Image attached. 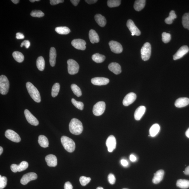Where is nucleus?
I'll list each match as a JSON object with an SVG mask.
<instances>
[{
  "instance_id": "1",
  "label": "nucleus",
  "mask_w": 189,
  "mask_h": 189,
  "mask_svg": "<svg viewBox=\"0 0 189 189\" xmlns=\"http://www.w3.org/2000/svg\"><path fill=\"white\" fill-rule=\"evenodd\" d=\"M83 126L82 123L76 118H73L69 124V129L71 133L75 135H79L82 133Z\"/></svg>"
},
{
  "instance_id": "2",
  "label": "nucleus",
  "mask_w": 189,
  "mask_h": 189,
  "mask_svg": "<svg viewBox=\"0 0 189 189\" xmlns=\"http://www.w3.org/2000/svg\"><path fill=\"white\" fill-rule=\"evenodd\" d=\"M26 87L28 93L34 101L37 103L40 102L41 101V96L37 89L30 82L26 83Z\"/></svg>"
},
{
  "instance_id": "3",
  "label": "nucleus",
  "mask_w": 189,
  "mask_h": 189,
  "mask_svg": "<svg viewBox=\"0 0 189 189\" xmlns=\"http://www.w3.org/2000/svg\"><path fill=\"white\" fill-rule=\"evenodd\" d=\"M61 141L64 148L68 152L71 153L75 150V143L70 138L66 136H63L61 137Z\"/></svg>"
},
{
  "instance_id": "4",
  "label": "nucleus",
  "mask_w": 189,
  "mask_h": 189,
  "mask_svg": "<svg viewBox=\"0 0 189 189\" xmlns=\"http://www.w3.org/2000/svg\"><path fill=\"white\" fill-rule=\"evenodd\" d=\"M9 83L8 79L4 75L0 76V93L3 95L6 94L9 92Z\"/></svg>"
},
{
  "instance_id": "5",
  "label": "nucleus",
  "mask_w": 189,
  "mask_h": 189,
  "mask_svg": "<svg viewBox=\"0 0 189 189\" xmlns=\"http://www.w3.org/2000/svg\"><path fill=\"white\" fill-rule=\"evenodd\" d=\"M151 48V45L149 43H144L141 50L142 59L144 61L148 60L150 57Z\"/></svg>"
},
{
  "instance_id": "6",
  "label": "nucleus",
  "mask_w": 189,
  "mask_h": 189,
  "mask_svg": "<svg viewBox=\"0 0 189 189\" xmlns=\"http://www.w3.org/2000/svg\"><path fill=\"white\" fill-rule=\"evenodd\" d=\"M68 73L70 75H75L78 73L79 65L78 63L73 59H69L67 62Z\"/></svg>"
},
{
  "instance_id": "7",
  "label": "nucleus",
  "mask_w": 189,
  "mask_h": 189,
  "mask_svg": "<svg viewBox=\"0 0 189 189\" xmlns=\"http://www.w3.org/2000/svg\"><path fill=\"white\" fill-rule=\"evenodd\" d=\"M105 109V104L103 101L98 102L94 106L93 114L96 116H99L102 115Z\"/></svg>"
},
{
  "instance_id": "8",
  "label": "nucleus",
  "mask_w": 189,
  "mask_h": 189,
  "mask_svg": "<svg viewBox=\"0 0 189 189\" xmlns=\"http://www.w3.org/2000/svg\"><path fill=\"white\" fill-rule=\"evenodd\" d=\"M5 136L7 139L14 142L19 143L21 141L20 136L12 130H7L5 132Z\"/></svg>"
},
{
  "instance_id": "9",
  "label": "nucleus",
  "mask_w": 189,
  "mask_h": 189,
  "mask_svg": "<svg viewBox=\"0 0 189 189\" xmlns=\"http://www.w3.org/2000/svg\"><path fill=\"white\" fill-rule=\"evenodd\" d=\"M37 175L35 173L30 172L26 174L22 177L20 183L23 185H26L30 181L35 180L37 178Z\"/></svg>"
},
{
  "instance_id": "10",
  "label": "nucleus",
  "mask_w": 189,
  "mask_h": 189,
  "mask_svg": "<svg viewBox=\"0 0 189 189\" xmlns=\"http://www.w3.org/2000/svg\"><path fill=\"white\" fill-rule=\"evenodd\" d=\"M24 114L26 120L30 124L34 126L38 125L39 124L38 120L28 110L25 109V110Z\"/></svg>"
},
{
  "instance_id": "11",
  "label": "nucleus",
  "mask_w": 189,
  "mask_h": 189,
  "mask_svg": "<svg viewBox=\"0 0 189 189\" xmlns=\"http://www.w3.org/2000/svg\"><path fill=\"white\" fill-rule=\"evenodd\" d=\"M106 145L107 148V150L110 152H112L116 148V138L113 135L110 136L107 138Z\"/></svg>"
},
{
  "instance_id": "12",
  "label": "nucleus",
  "mask_w": 189,
  "mask_h": 189,
  "mask_svg": "<svg viewBox=\"0 0 189 189\" xmlns=\"http://www.w3.org/2000/svg\"><path fill=\"white\" fill-rule=\"evenodd\" d=\"M28 166V164L27 162L23 161L21 162L19 165L13 164L11 166V171L14 173L17 172H21L26 170Z\"/></svg>"
},
{
  "instance_id": "13",
  "label": "nucleus",
  "mask_w": 189,
  "mask_h": 189,
  "mask_svg": "<svg viewBox=\"0 0 189 189\" xmlns=\"http://www.w3.org/2000/svg\"><path fill=\"white\" fill-rule=\"evenodd\" d=\"M126 25L130 31L131 32L132 35L139 36L141 35V31L135 25V23L132 20L129 19L128 20Z\"/></svg>"
},
{
  "instance_id": "14",
  "label": "nucleus",
  "mask_w": 189,
  "mask_h": 189,
  "mask_svg": "<svg viewBox=\"0 0 189 189\" xmlns=\"http://www.w3.org/2000/svg\"><path fill=\"white\" fill-rule=\"evenodd\" d=\"M111 51L115 53L119 54L123 51L122 45L117 41H111L109 43Z\"/></svg>"
},
{
  "instance_id": "15",
  "label": "nucleus",
  "mask_w": 189,
  "mask_h": 189,
  "mask_svg": "<svg viewBox=\"0 0 189 189\" xmlns=\"http://www.w3.org/2000/svg\"><path fill=\"white\" fill-rule=\"evenodd\" d=\"M71 45L75 48L79 50H84L86 49V43L84 40L75 39L72 41Z\"/></svg>"
},
{
  "instance_id": "16",
  "label": "nucleus",
  "mask_w": 189,
  "mask_h": 189,
  "mask_svg": "<svg viewBox=\"0 0 189 189\" xmlns=\"http://www.w3.org/2000/svg\"><path fill=\"white\" fill-rule=\"evenodd\" d=\"M137 96L133 92H130L125 97L123 103L125 106H128L133 102L136 99Z\"/></svg>"
},
{
  "instance_id": "17",
  "label": "nucleus",
  "mask_w": 189,
  "mask_h": 189,
  "mask_svg": "<svg viewBox=\"0 0 189 189\" xmlns=\"http://www.w3.org/2000/svg\"><path fill=\"white\" fill-rule=\"evenodd\" d=\"M189 49L188 46H183L180 47L173 56V59L176 60L182 58L183 56L188 53Z\"/></svg>"
},
{
  "instance_id": "18",
  "label": "nucleus",
  "mask_w": 189,
  "mask_h": 189,
  "mask_svg": "<svg viewBox=\"0 0 189 189\" xmlns=\"http://www.w3.org/2000/svg\"><path fill=\"white\" fill-rule=\"evenodd\" d=\"M91 82L92 84L96 86H103L108 84L109 82V80L105 77H94L92 79Z\"/></svg>"
},
{
  "instance_id": "19",
  "label": "nucleus",
  "mask_w": 189,
  "mask_h": 189,
  "mask_svg": "<svg viewBox=\"0 0 189 189\" xmlns=\"http://www.w3.org/2000/svg\"><path fill=\"white\" fill-rule=\"evenodd\" d=\"M45 160L47 165L50 167H56L57 165V159L56 156L53 154H50L46 156Z\"/></svg>"
},
{
  "instance_id": "20",
  "label": "nucleus",
  "mask_w": 189,
  "mask_h": 189,
  "mask_svg": "<svg viewBox=\"0 0 189 189\" xmlns=\"http://www.w3.org/2000/svg\"><path fill=\"white\" fill-rule=\"evenodd\" d=\"M189 104V99L187 97H181L175 101V105L176 107L181 108L186 106Z\"/></svg>"
},
{
  "instance_id": "21",
  "label": "nucleus",
  "mask_w": 189,
  "mask_h": 189,
  "mask_svg": "<svg viewBox=\"0 0 189 189\" xmlns=\"http://www.w3.org/2000/svg\"><path fill=\"white\" fill-rule=\"evenodd\" d=\"M108 69L110 71L116 75L120 74L121 73V67L118 63L116 62H112L110 64Z\"/></svg>"
},
{
  "instance_id": "22",
  "label": "nucleus",
  "mask_w": 189,
  "mask_h": 189,
  "mask_svg": "<svg viewBox=\"0 0 189 189\" xmlns=\"http://www.w3.org/2000/svg\"><path fill=\"white\" fill-rule=\"evenodd\" d=\"M146 109V107L144 106H141L138 107L134 113V117L136 120H141L144 114Z\"/></svg>"
},
{
  "instance_id": "23",
  "label": "nucleus",
  "mask_w": 189,
  "mask_h": 189,
  "mask_svg": "<svg viewBox=\"0 0 189 189\" xmlns=\"http://www.w3.org/2000/svg\"><path fill=\"white\" fill-rule=\"evenodd\" d=\"M164 175V170H158L155 174H154V176L152 179V182L154 184H157L162 180Z\"/></svg>"
},
{
  "instance_id": "24",
  "label": "nucleus",
  "mask_w": 189,
  "mask_h": 189,
  "mask_svg": "<svg viewBox=\"0 0 189 189\" xmlns=\"http://www.w3.org/2000/svg\"><path fill=\"white\" fill-rule=\"evenodd\" d=\"M56 52L55 48L52 47L50 48V62L52 67H54L56 63Z\"/></svg>"
},
{
  "instance_id": "25",
  "label": "nucleus",
  "mask_w": 189,
  "mask_h": 189,
  "mask_svg": "<svg viewBox=\"0 0 189 189\" xmlns=\"http://www.w3.org/2000/svg\"><path fill=\"white\" fill-rule=\"evenodd\" d=\"M89 38L91 43H98L100 41L99 35L93 30H91L89 31Z\"/></svg>"
},
{
  "instance_id": "26",
  "label": "nucleus",
  "mask_w": 189,
  "mask_h": 189,
  "mask_svg": "<svg viewBox=\"0 0 189 189\" xmlns=\"http://www.w3.org/2000/svg\"><path fill=\"white\" fill-rule=\"evenodd\" d=\"M94 19L96 22L101 27H104L106 24L107 21L105 18L101 14H96L94 16Z\"/></svg>"
},
{
  "instance_id": "27",
  "label": "nucleus",
  "mask_w": 189,
  "mask_h": 189,
  "mask_svg": "<svg viewBox=\"0 0 189 189\" xmlns=\"http://www.w3.org/2000/svg\"><path fill=\"white\" fill-rule=\"evenodd\" d=\"M146 1L145 0H137L134 3V8L136 11H141L144 8Z\"/></svg>"
},
{
  "instance_id": "28",
  "label": "nucleus",
  "mask_w": 189,
  "mask_h": 189,
  "mask_svg": "<svg viewBox=\"0 0 189 189\" xmlns=\"http://www.w3.org/2000/svg\"><path fill=\"white\" fill-rule=\"evenodd\" d=\"M38 143L41 147L43 148H46L49 146V141L47 138L44 135H41L39 136Z\"/></svg>"
},
{
  "instance_id": "29",
  "label": "nucleus",
  "mask_w": 189,
  "mask_h": 189,
  "mask_svg": "<svg viewBox=\"0 0 189 189\" xmlns=\"http://www.w3.org/2000/svg\"><path fill=\"white\" fill-rule=\"evenodd\" d=\"M160 130V126L158 124L153 125L151 127L149 133L151 137H154L157 135Z\"/></svg>"
},
{
  "instance_id": "30",
  "label": "nucleus",
  "mask_w": 189,
  "mask_h": 189,
  "mask_svg": "<svg viewBox=\"0 0 189 189\" xmlns=\"http://www.w3.org/2000/svg\"><path fill=\"white\" fill-rule=\"evenodd\" d=\"M177 186L182 189H187L189 188V180L185 179H179L177 181Z\"/></svg>"
},
{
  "instance_id": "31",
  "label": "nucleus",
  "mask_w": 189,
  "mask_h": 189,
  "mask_svg": "<svg viewBox=\"0 0 189 189\" xmlns=\"http://www.w3.org/2000/svg\"><path fill=\"white\" fill-rule=\"evenodd\" d=\"M37 67L39 71L44 70L45 67V61L43 56H39L38 58L36 61Z\"/></svg>"
},
{
  "instance_id": "32",
  "label": "nucleus",
  "mask_w": 189,
  "mask_h": 189,
  "mask_svg": "<svg viewBox=\"0 0 189 189\" xmlns=\"http://www.w3.org/2000/svg\"><path fill=\"white\" fill-rule=\"evenodd\" d=\"M55 31L57 33L61 35H68L71 32L69 28L66 26L57 27L55 28Z\"/></svg>"
},
{
  "instance_id": "33",
  "label": "nucleus",
  "mask_w": 189,
  "mask_h": 189,
  "mask_svg": "<svg viewBox=\"0 0 189 189\" xmlns=\"http://www.w3.org/2000/svg\"><path fill=\"white\" fill-rule=\"evenodd\" d=\"M92 60L97 63H101L105 61V57L103 55L99 53H96L92 55Z\"/></svg>"
},
{
  "instance_id": "34",
  "label": "nucleus",
  "mask_w": 189,
  "mask_h": 189,
  "mask_svg": "<svg viewBox=\"0 0 189 189\" xmlns=\"http://www.w3.org/2000/svg\"><path fill=\"white\" fill-rule=\"evenodd\" d=\"M12 56L14 60L19 63H22L24 61V56L22 53L18 51H15L13 53Z\"/></svg>"
},
{
  "instance_id": "35",
  "label": "nucleus",
  "mask_w": 189,
  "mask_h": 189,
  "mask_svg": "<svg viewBox=\"0 0 189 189\" xmlns=\"http://www.w3.org/2000/svg\"><path fill=\"white\" fill-rule=\"evenodd\" d=\"M182 22L183 27L189 30V13H186L183 15Z\"/></svg>"
},
{
  "instance_id": "36",
  "label": "nucleus",
  "mask_w": 189,
  "mask_h": 189,
  "mask_svg": "<svg viewBox=\"0 0 189 189\" xmlns=\"http://www.w3.org/2000/svg\"><path fill=\"white\" fill-rule=\"evenodd\" d=\"M177 17V15L175 14V11H171L170 13L169 17L165 19L166 23L168 24H172L173 23V20L176 18Z\"/></svg>"
},
{
  "instance_id": "37",
  "label": "nucleus",
  "mask_w": 189,
  "mask_h": 189,
  "mask_svg": "<svg viewBox=\"0 0 189 189\" xmlns=\"http://www.w3.org/2000/svg\"><path fill=\"white\" fill-rule=\"evenodd\" d=\"M71 88L73 93L77 97H80L82 95V92L80 88L76 84H73L71 85Z\"/></svg>"
},
{
  "instance_id": "38",
  "label": "nucleus",
  "mask_w": 189,
  "mask_h": 189,
  "mask_svg": "<svg viewBox=\"0 0 189 189\" xmlns=\"http://www.w3.org/2000/svg\"><path fill=\"white\" fill-rule=\"evenodd\" d=\"M60 89L59 83H56L53 86L52 89V96L53 97H56L58 95Z\"/></svg>"
},
{
  "instance_id": "39",
  "label": "nucleus",
  "mask_w": 189,
  "mask_h": 189,
  "mask_svg": "<svg viewBox=\"0 0 189 189\" xmlns=\"http://www.w3.org/2000/svg\"><path fill=\"white\" fill-rule=\"evenodd\" d=\"M121 1L119 0H109L107 1V5L110 7H114L119 6Z\"/></svg>"
},
{
  "instance_id": "40",
  "label": "nucleus",
  "mask_w": 189,
  "mask_h": 189,
  "mask_svg": "<svg viewBox=\"0 0 189 189\" xmlns=\"http://www.w3.org/2000/svg\"><path fill=\"white\" fill-rule=\"evenodd\" d=\"M71 102L77 108L82 110L84 109V104L82 102L76 101L74 99H72L71 100Z\"/></svg>"
},
{
  "instance_id": "41",
  "label": "nucleus",
  "mask_w": 189,
  "mask_h": 189,
  "mask_svg": "<svg viewBox=\"0 0 189 189\" xmlns=\"http://www.w3.org/2000/svg\"><path fill=\"white\" fill-rule=\"evenodd\" d=\"M31 15L34 17L41 18L44 16L45 14L42 11L35 10L32 11Z\"/></svg>"
},
{
  "instance_id": "42",
  "label": "nucleus",
  "mask_w": 189,
  "mask_h": 189,
  "mask_svg": "<svg viewBox=\"0 0 189 189\" xmlns=\"http://www.w3.org/2000/svg\"><path fill=\"white\" fill-rule=\"evenodd\" d=\"M162 40L164 43H167L171 39V35L170 33L163 32L162 34Z\"/></svg>"
},
{
  "instance_id": "43",
  "label": "nucleus",
  "mask_w": 189,
  "mask_h": 189,
  "mask_svg": "<svg viewBox=\"0 0 189 189\" xmlns=\"http://www.w3.org/2000/svg\"><path fill=\"white\" fill-rule=\"evenodd\" d=\"M91 178L89 177H87L85 176H81L80 178V184L83 186H86L90 182Z\"/></svg>"
},
{
  "instance_id": "44",
  "label": "nucleus",
  "mask_w": 189,
  "mask_h": 189,
  "mask_svg": "<svg viewBox=\"0 0 189 189\" xmlns=\"http://www.w3.org/2000/svg\"><path fill=\"white\" fill-rule=\"evenodd\" d=\"M7 179L5 176L0 175V189H3L5 188L7 184Z\"/></svg>"
},
{
  "instance_id": "45",
  "label": "nucleus",
  "mask_w": 189,
  "mask_h": 189,
  "mask_svg": "<svg viewBox=\"0 0 189 189\" xmlns=\"http://www.w3.org/2000/svg\"><path fill=\"white\" fill-rule=\"evenodd\" d=\"M108 180L110 184H114L116 181V178L114 175L112 173L110 174L108 176Z\"/></svg>"
},
{
  "instance_id": "46",
  "label": "nucleus",
  "mask_w": 189,
  "mask_h": 189,
  "mask_svg": "<svg viewBox=\"0 0 189 189\" xmlns=\"http://www.w3.org/2000/svg\"><path fill=\"white\" fill-rule=\"evenodd\" d=\"M24 46L26 48L28 49L29 48L30 46V41L27 40L23 41L21 44L20 46L22 47Z\"/></svg>"
},
{
  "instance_id": "47",
  "label": "nucleus",
  "mask_w": 189,
  "mask_h": 189,
  "mask_svg": "<svg viewBox=\"0 0 189 189\" xmlns=\"http://www.w3.org/2000/svg\"><path fill=\"white\" fill-rule=\"evenodd\" d=\"M64 1L63 0H50V4L52 5H56L60 3H63Z\"/></svg>"
},
{
  "instance_id": "48",
  "label": "nucleus",
  "mask_w": 189,
  "mask_h": 189,
  "mask_svg": "<svg viewBox=\"0 0 189 189\" xmlns=\"http://www.w3.org/2000/svg\"><path fill=\"white\" fill-rule=\"evenodd\" d=\"M64 189H73V186L71 183L69 181L66 182L64 185Z\"/></svg>"
},
{
  "instance_id": "49",
  "label": "nucleus",
  "mask_w": 189,
  "mask_h": 189,
  "mask_svg": "<svg viewBox=\"0 0 189 189\" xmlns=\"http://www.w3.org/2000/svg\"><path fill=\"white\" fill-rule=\"evenodd\" d=\"M24 35L23 34L18 32L16 33V38L18 39H22L24 38Z\"/></svg>"
},
{
  "instance_id": "50",
  "label": "nucleus",
  "mask_w": 189,
  "mask_h": 189,
  "mask_svg": "<svg viewBox=\"0 0 189 189\" xmlns=\"http://www.w3.org/2000/svg\"><path fill=\"white\" fill-rule=\"evenodd\" d=\"M120 162L122 165L123 166H125V167L127 166L128 165V162L125 159H122L121 160Z\"/></svg>"
},
{
  "instance_id": "51",
  "label": "nucleus",
  "mask_w": 189,
  "mask_h": 189,
  "mask_svg": "<svg viewBox=\"0 0 189 189\" xmlns=\"http://www.w3.org/2000/svg\"><path fill=\"white\" fill-rule=\"evenodd\" d=\"M85 1L88 4H91L97 2V0H86Z\"/></svg>"
},
{
  "instance_id": "52",
  "label": "nucleus",
  "mask_w": 189,
  "mask_h": 189,
  "mask_svg": "<svg viewBox=\"0 0 189 189\" xmlns=\"http://www.w3.org/2000/svg\"><path fill=\"white\" fill-rule=\"evenodd\" d=\"M71 1L74 5L75 6H76L78 4L80 1H79V0H71Z\"/></svg>"
},
{
  "instance_id": "53",
  "label": "nucleus",
  "mask_w": 189,
  "mask_h": 189,
  "mask_svg": "<svg viewBox=\"0 0 189 189\" xmlns=\"http://www.w3.org/2000/svg\"><path fill=\"white\" fill-rule=\"evenodd\" d=\"M130 159L131 162H134L136 160L137 158H136V157L135 156L131 154L130 156Z\"/></svg>"
},
{
  "instance_id": "54",
  "label": "nucleus",
  "mask_w": 189,
  "mask_h": 189,
  "mask_svg": "<svg viewBox=\"0 0 189 189\" xmlns=\"http://www.w3.org/2000/svg\"><path fill=\"white\" fill-rule=\"evenodd\" d=\"M184 173L186 175H189V166L185 169Z\"/></svg>"
},
{
  "instance_id": "55",
  "label": "nucleus",
  "mask_w": 189,
  "mask_h": 189,
  "mask_svg": "<svg viewBox=\"0 0 189 189\" xmlns=\"http://www.w3.org/2000/svg\"><path fill=\"white\" fill-rule=\"evenodd\" d=\"M185 134H186L187 137L189 138V128L187 130Z\"/></svg>"
},
{
  "instance_id": "56",
  "label": "nucleus",
  "mask_w": 189,
  "mask_h": 189,
  "mask_svg": "<svg viewBox=\"0 0 189 189\" xmlns=\"http://www.w3.org/2000/svg\"><path fill=\"white\" fill-rule=\"evenodd\" d=\"M11 1H12L13 3L15 4H18L19 2V0H12Z\"/></svg>"
},
{
  "instance_id": "57",
  "label": "nucleus",
  "mask_w": 189,
  "mask_h": 189,
  "mask_svg": "<svg viewBox=\"0 0 189 189\" xmlns=\"http://www.w3.org/2000/svg\"><path fill=\"white\" fill-rule=\"evenodd\" d=\"M3 147L1 146L0 147V155H1L3 152Z\"/></svg>"
},
{
  "instance_id": "58",
  "label": "nucleus",
  "mask_w": 189,
  "mask_h": 189,
  "mask_svg": "<svg viewBox=\"0 0 189 189\" xmlns=\"http://www.w3.org/2000/svg\"><path fill=\"white\" fill-rule=\"evenodd\" d=\"M40 1V0H30V1L32 3L35 2L36 1Z\"/></svg>"
},
{
  "instance_id": "59",
  "label": "nucleus",
  "mask_w": 189,
  "mask_h": 189,
  "mask_svg": "<svg viewBox=\"0 0 189 189\" xmlns=\"http://www.w3.org/2000/svg\"><path fill=\"white\" fill-rule=\"evenodd\" d=\"M96 189H104L103 188H102L101 187H98V188H96Z\"/></svg>"
},
{
  "instance_id": "60",
  "label": "nucleus",
  "mask_w": 189,
  "mask_h": 189,
  "mask_svg": "<svg viewBox=\"0 0 189 189\" xmlns=\"http://www.w3.org/2000/svg\"></svg>"
}]
</instances>
